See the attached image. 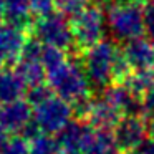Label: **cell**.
Returning <instances> with one entry per match:
<instances>
[{
    "label": "cell",
    "mask_w": 154,
    "mask_h": 154,
    "mask_svg": "<svg viewBox=\"0 0 154 154\" xmlns=\"http://www.w3.org/2000/svg\"><path fill=\"white\" fill-rule=\"evenodd\" d=\"M47 83L57 96L63 98L71 106L88 101L94 96L83 65L75 55H70L63 65L48 71Z\"/></svg>",
    "instance_id": "cell-1"
},
{
    "label": "cell",
    "mask_w": 154,
    "mask_h": 154,
    "mask_svg": "<svg viewBox=\"0 0 154 154\" xmlns=\"http://www.w3.org/2000/svg\"><path fill=\"white\" fill-rule=\"evenodd\" d=\"M119 47L121 45L114 43L111 40H101L91 48L78 55L94 96H98L111 83L113 65L118 51H119Z\"/></svg>",
    "instance_id": "cell-2"
},
{
    "label": "cell",
    "mask_w": 154,
    "mask_h": 154,
    "mask_svg": "<svg viewBox=\"0 0 154 154\" xmlns=\"http://www.w3.org/2000/svg\"><path fill=\"white\" fill-rule=\"evenodd\" d=\"M30 33L35 38L45 45H51L60 50L66 51L68 55L76 57V48H75V40L71 33L70 18L60 12H51L43 17L33 18Z\"/></svg>",
    "instance_id": "cell-3"
},
{
    "label": "cell",
    "mask_w": 154,
    "mask_h": 154,
    "mask_svg": "<svg viewBox=\"0 0 154 154\" xmlns=\"http://www.w3.org/2000/svg\"><path fill=\"white\" fill-rule=\"evenodd\" d=\"M108 23L123 40H131L146 35L143 5L129 0H109L106 5Z\"/></svg>",
    "instance_id": "cell-4"
},
{
    "label": "cell",
    "mask_w": 154,
    "mask_h": 154,
    "mask_svg": "<svg viewBox=\"0 0 154 154\" xmlns=\"http://www.w3.org/2000/svg\"><path fill=\"white\" fill-rule=\"evenodd\" d=\"M70 25L78 57L85 50H88L93 45H96L98 42L103 40V25H104L103 8L98 7V5L88 4L76 15H73L70 18Z\"/></svg>",
    "instance_id": "cell-5"
},
{
    "label": "cell",
    "mask_w": 154,
    "mask_h": 154,
    "mask_svg": "<svg viewBox=\"0 0 154 154\" xmlns=\"http://www.w3.org/2000/svg\"><path fill=\"white\" fill-rule=\"evenodd\" d=\"M33 119L42 133L55 136L73 119V108L63 98L53 94L33 108Z\"/></svg>",
    "instance_id": "cell-6"
},
{
    "label": "cell",
    "mask_w": 154,
    "mask_h": 154,
    "mask_svg": "<svg viewBox=\"0 0 154 154\" xmlns=\"http://www.w3.org/2000/svg\"><path fill=\"white\" fill-rule=\"evenodd\" d=\"M30 32L10 25L7 22L0 23V68L14 66L20 60L23 45Z\"/></svg>",
    "instance_id": "cell-7"
},
{
    "label": "cell",
    "mask_w": 154,
    "mask_h": 154,
    "mask_svg": "<svg viewBox=\"0 0 154 154\" xmlns=\"http://www.w3.org/2000/svg\"><path fill=\"white\" fill-rule=\"evenodd\" d=\"M101 98L123 116H143V98L134 94L124 83H109L101 91Z\"/></svg>",
    "instance_id": "cell-8"
},
{
    "label": "cell",
    "mask_w": 154,
    "mask_h": 154,
    "mask_svg": "<svg viewBox=\"0 0 154 154\" xmlns=\"http://www.w3.org/2000/svg\"><path fill=\"white\" fill-rule=\"evenodd\" d=\"M94 128L85 119H73L63 128L58 134H55L61 152H81L83 154Z\"/></svg>",
    "instance_id": "cell-9"
},
{
    "label": "cell",
    "mask_w": 154,
    "mask_h": 154,
    "mask_svg": "<svg viewBox=\"0 0 154 154\" xmlns=\"http://www.w3.org/2000/svg\"><path fill=\"white\" fill-rule=\"evenodd\" d=\"M33 119V108L25 98L0 104V126L8 134H20L23 128Z\"/></svg>",
    "instance_id": "cell-10"
},
{
    "label": "cell",
    "mask_w": 154,
    "mask_h": 154,
    "mask_svg": "<svg viewBox=\"0 0 154 154\" xmlns=\"http://www.w3.org/2000/svg\"><path fill=\"white\" fill-rule=\"evenodd\" d=\"M114 139L123 152L133 151L147 136V124L143 116H123L113 129Z\"/></svg>",
    "instance_id": "cell-11"
},
{
    "label": "cell",
    "mask_w": 154,
    "mask_h": 154,
    "mask_svg": "<svg viewBox=\"0 0 154 154\" xmlns=\"http://www.w3.org/2000/svg\"><path fill=\"white\" fill-rule=\"evenodd\" d=\"M124 58L133 70L154 68V42L149 37H137L121 45Z\"/></svg>",
    "instance_id": "cell-12"
},
{
    "label": "cell",
    "mask_w": 154,
    "mask_h": 154,
    "mask_svg": "<svg viewBox=\"0 0 154 154\" xmlns=\"http://www.w3.org/2000/svg\"><path fill=\"white\" fill-rule=\"evenodd\" d=\"M121 118H123V114L113 104L104 101L103 98L94 96L85 121H88L94 129H111L113 131L114 126L119 123Z\"/></svg>",
    "instance_id": "cell-13"
},
{
    "label": "cell",
    "mask_w": 154,
    "mask_h": 154,
    "mask_svg": "<svg viewBox=\"0 0 154 154\" xmlns=\"http://www.w3.org/2000/svg\"><path fill=\"white\" fill-rule=\"evenodd\" d=\"M27 83L20 78L14 66L0 68V104L25 96Z\"/></svg>",
    "instance_id": "cell-14"
},
{
    "label": "cell",
    "mask_w": 154,
    "mask_h": 154,
    "mask_svg": "<svg viewBox=\"0 0 154 154\" xmlns=\"http://www.w3.org/2000/svg\"><path fill=\"white\" fill-rule=\"evenodd\" d=\"M4 22L22 30L30 32L33 23V15L30 10V0H5V17Z\"/></svg>",
    "instance_id": "cell-15"
},
{
    "label": "cell",
    "mask_w": 154,
    "mask_h": 154,
    "mask_svg": "<svg viewBox=\"0 0 154 154\" xmlns=\"http://www.w3.org/2000/svg\"><path fill=\"white\" fill-rule=\"evenodd\" d=\"M83 154H124L111 129H94Z\"/></svg>",
    "instance_id": "cell-16"
},
{
    "label": "cell",
    "mask_w": 154,
    "mask_h": 154,
    "mask_svg": "<svg viewBox=\"0 0 154 154\" xmlns=\"http://www.w3.org/2000/svg\"><path fill=\"white\" fill-rule=\"evenodd\" d=\"M14 68L20 75L22 80L27 83V86H33V85H40L43 81H47V73H45V68L40 60H25V58H20L14 65Z\"/></svg>",
    "instance_id": "cell-17"
},
{
    "label": "cell",
    "mask_w": 154,
    "mask_h": 154,
    "mask_svg": "<svg viewBox=\"0 0 154 154\" xmlns=\"http://www.w3.org/2000/svg\"><path fill=\"white\" fill-rule=\"evenodd\" d=\"M128 88L134 94L143 98L144 93L154 88V68H146V70H133L131 75L124 81Z\"/></svg>",
    "instance_id": "cell-18"
},
{
    "label": "cell",
    "mask_w": 154,
    "mask_h": 154,
    "mask_svg": "<svg viewBox=\"0 0 154 154\" xmlns=\"http://www.w3.org/2000/svg\"><path fill=\"white\" fill-rule=\"evenodd\" d=\"M60 144L53 134L40 133L28 141V154H60Z\"/></svg>",
    "instance_id": "cell-19"
},
{
    "label": "cell",
    "mask_w": 154,
    "mask_h": 154,
    "mask_svg": "<svg viewBox=\"0 0 154 154\" xmlns=\"http://www.w3.org/2000/svg\"><path fill=\"white\" fill-rule=\"evenodd\" d=\"M68 57H70V55H68L66 51L60 50V48H57V47H51V45L43 43L40 60H42V65H43V68H45V73H48V71L58 68L60 65H63L65 61L68 60Z\"/></svg>",
    "instance_id": "cell-20"
},
{
    "label": "cell",
    "mask_w": 154,
    "mask_h": 154,
    "mask_svg": "<svg viewBox=\"0 0 154 154\" xmlns=\"http://www.w3.org/2000/svg\"><path fill=\"white\" fill-rule=\"evenodd\" d=\"M53 90L50 88V85L47 83V81H43V83L40 85H33V86H28L27 91H25V100H27V103L30 104L32 108L38 106L40 103H43L45 100H48L50 96H53Z\"/></svg>",
    "instance_id": "cell-21"
},
{
    "label": "cell",
    "mask_w": 154,
    "mask_h": 154,
    "mask_svg": "<svg viewBox=\"0 0 154 154\" xmlns=\"http://www.w3.org/2000/svg\"><path fill=\"white\" fill-rule=\"evenodd\" d=\"M0 154H28V141L20 134H10Z\"/></svg>",
    "instance_id": "cell-22"
},
{
    "label": "cell",
    "mask_w": 154,
    "mask_h": 154,
    "mask_svg": "<svg viewBox=\"0 0 154 154\" xmlns=\"http://www.w3.org/2000/svg\"><path fill=\"white\" fill-rule=\"evenodd\" d=\"M53 2H55V10L66 15L68 18L76 15L81 8L88 5V0H53Z\"/></svg>",
    "instance_id": "cell-23"
},
{
    "label": "cell",
    "mask_w": 154,
    "mask_h": 154,
    "mask_svg": "<svg viewBox=\"0 0 154 154\" xmlns=\"http://www.w3.org/2000/svg\"><path fill=\"white\" fill-rule=\"evenodd\" d=\"M30 10L33 18L43 17L55 12V2L53 0H30Z\"/></svg>",
    "instance_id": "cell-24"
},
{
    "label": "cell",
    "mask_w": 154,
    "mask_h": 154,
    "mask_svg": "<svg viewBox=\"0 0 154 154\" xmlns=\"http://www.w3.org/2000/svg\"><path fill=\"white\" fill-rule=\"evenodd\" d=\"M144 15V30L146 35L154 42V0H147L143 7Z\"/></svg>",
    "instance_id": "cell-25"
},
{
    "label": "cell",
    "mask_w": 154,
    "mask_h": 154,
    "mask_svg": "<svg viewBox=\"0 0 154 154\" xmlns=\"http://www.w3.org/2000/svg\"><path fill=\"white\" fill-rule=\"evenodd\" d=\"M143 118L144 119L154 118V88L143 94Z\"/></svg>",
    "instance_id": "cell-26"
},
{
    "label": "cell",
    "mask_w": 154,
    "mask_h": 154,
    "mask_svg": "<svg viewBox=\"0 0 154 154\" xmlns=\"http://www.w3.org/2000/svg\"><path fill=\"white\" fill-rule=\"evenodd\" d=\"M124 154H154V137L146 136L133 151L124 152Z\"/></svg>",
    "instance_id": "cell-27"
},
{
    "label": "cell",
    "mask_w": 154,
    "mask_h": 154,
    "mask_svg": "<svg viewBox=\"0 0 154 154\" xmlns=\"http://www.w3.org/2000/svg\"><path fill=\"white\" fill-rule=\"evenodd\" d=\"M8 136H10V134L7 133V131L4 129V128L0 126V149H2V147H4V144L7 143V139H8Z\"/></svg>",
    "instance_id": "cell-28"
},
{
    "label": "cell",
    "mask_w": 154,
    "mask_h": 154,
    "mask_svg": "<svg viewBox=\"0 0 154 154\" xmlns=\"http://www.w3.org/2000/svg\"><path fill=\"white\" fill-rule=\"evenodd\" d=\"M146 124H147V136L154 137V118L146 119Z\"/></svg>",
    "instance_id": "cell-29"
},
{
    "label": "cell",
    "mask_w": 154,
    "mask_h": 154,
    "mask_svg": "<svg viewBox=\"0 0 154 154\" xmlns=\"http://www.w3.org/2000/svg\"><path fill=\"white\" fill-rule=\"evenodd\" d=\"M108 2H109V0H88V4H93V5H98V7H106L108 5Z\"/></svg>",
    "instance_id": "cell-30"
},
{
    "label": "cell",
    "mask_w": 154,
    "mask_h": 154,
    "mask_svg": "<svg viewBox=\"0 0 154 154\" xmlns=\"http://www.w3.org/2000/svg\"><path fill=\"white\" fill-rule=\"evenodd\" d=\"M5 17V0H0V23L4 22Z\"/></svg>",
    "instance_id": "cell-31"
},
{
    "label": "cell",
    "mask_w": 154,
    "mask_h": 154,
    "mask_svg": "<svg viewBox=\"0 0 154 154\" xmlns=\"http://www.w3.org/2000/svg\"><path fill=\"white\" fill-rule=\"evenodd\" d=\"M60 154H81V152H60Z\"/></svg>",
    "instance_id": "cell-32"
}]
</instances>
